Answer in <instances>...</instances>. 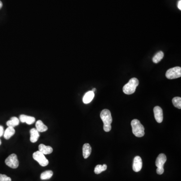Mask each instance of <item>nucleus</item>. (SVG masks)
Listing matches in <instances>:
<instances>
[{
  "instance_id": "obj_17",
  "label": "nucleus",
  "mask_w": 181,
  "mask_h": 181,
  "mask_svg": "<svg viewBox=\"0 0 181 181\" xmlns=\"http://www.w3.org/2000/svg\"><path fill=\"white\" fill-rule=\"evenodd\" d=\"M19 122L20 120L18 118L16 117H12L10 120L7 122L6 124L8 127H14L19 125Z\"/></svg>"
},
{
  "instance_id": "obj_21",
  "label": "nucleus",
  "mask_w": 181,
  "mask_h": 181,
  "mask_svg": "<svg viewBox=\"0 0 181 181\" xmlns=\"http://www.w3.org/2000/svg\"><path fill=\"white\" fill-rule=\"evenodd\" d=\"M172 102L175 107L181 109V98L176 97L174 98L172 100Z\"/></svg>"
},
{
  "instance_id": "obj_5",
  "label": "nucleus",
  "mask_w": 181,
  "mask_h": 181,
  "mask_svg": "<svg viewBox=\"0 0 181 181\" xmlns=\"http://www.w3.org/2000/svg\"><path fill=\"white\" fill-rule=\"evenodd\" d=\"M167 78L170 80L177 79L181 76V68L179 66H176L169 69L166 72Z\"/></svg>"
},
{
  "instance_id": "obj_11",
  "label": "nucleus",
  "mask_w": 181,
  "mask_h": 181,
  "mask_svg": "<svg viewBox=\"0 0 181 181\" xmlns=\"http://www.w3.org/2000/svg\"><path fill=\"white\" fill-rule=\"evenodd\" d=\"M39 151L43 154H48L52 153L53 149L50 146H46L43 144H40L39 145Z\"/></svg>"
},
{
  "instance_id": "obj_7",
  "label": "nucleus",
  "mask_w": 181,
  "mask_h": 181,
  "mask_svg": "<svg viewBox=\"0 0 181 181\" xmlns=\"http://www.w3.org/2000/svg\"><path fill=\"white\" fill-rule=\"evenodd\" d=\"M5 164L8 167L11 168H17L19 166V161L17 155L16 154H13L9 155L6 159Z\"/></svg>"
},
{
  "instance_id": "obj_9",
  "label": "nucleus",
  "mask_w": 181,
  "mask_h": 181,
  "mask_svg": "<svg viewBox=\"0 0 181 181\" xmlns=\"http://www.w3.org/2000/svg\"><path fill=\"white\" fill-rule=\"evenodd\" d=\"M154 115L155 120L158 123H162L163 121V112L159 106H155L154 109Z\"/></svg>"
},
{
  "instance_id": "obj_4",
  "label": "nucleus",
  "mask_w": 181,
  "mask_h": 181,
  "mask_svg": "<svg viewBox=\"0 0 181 181\" xmlns=\"http://www.w3.org/2000/svg\"><path fill=\"white\" fill-rule=\"evenodd\" d=\"M167 161L166 155L164 154H159L156 159L155 165L157 166V173L159 175H162L164 173V166Z\"/></svg>"
},
{
  "instance_id": "obj_22",
  "label": "nucleus",
  "mask_w": 181,
  "mask_h": 181,
  "mask_svg": "<svg viewBox=\"0 0 181 181\" xmlns=\"http://www.w3.org/2000/svg\"><path fill=\"white\" fill-rule=\"evenodd\" d=\"M0 181H11V179L6 175L0 174Z\"/></svg>"
},
{
  "instance_id": "obj_13",
  "label": "nucleus",
  "mask_w": 181,
  "mask_h": 181,
  "mask_svg": "<svg viewBox=\"0 0 181 181\" xmlns=\"http://www.w3.org/2000/svg\"><path fill=\"white\" fill-rule=\"evenodd\" d=\"M30 141L33 143L36 142L39 139V136H40L39 132L35 128H32L30 130Z\"/></svg>"
},
{
  "instance_id": "obj_3",
  "label": "nucleus",
  "mask_w": 181,
  "mask_h": 181,
  "mask_svg": "<svg viewBox=\"0 0 181 181\" xmlns=\"http://www.w3.org/2000/svg\"><path fill=\"white\" fill-rule=\"evenodd\" d=\"M139 81L135 78H132L130 80L127 84L125 85L123 87V91L127 95H131L135 93L136 88L139 86Z\"/></svg>"
},
{
  "instance_id": "obj_19",
  "label": "nucleus",
  "mask_w": 181,
  "mask_h": 181,
  "mask_svg": "<svg viewBox=\"0 0 181 181\" xmlns=\"http://www.w3.org/2000/svg\"><path fill=\"white\" fill-rule=\"evenodd\" d=\"M164 56V53H163V52L159 51L158 52L157 54H155V56H154L153 58V62L154 63H158L162 61L163 57Z\"/></svg>"
},
{
  "instance_id": "obj_16",
  "label": "nucleus",
  "mask_w": 181,
  "mask_h": 181,
  "mask_svg": "<svg viewBox=\"0 0 181 181\" xmlns=\"http://www.w3.org/2000/svg\"><path fill=\"white\" fill-rule=\"evenodd\" d=\"M36 127L37 130L40 132H45L48 130L47 127L44 125L42 121L41 120H38L36 122Z\"/></svg>"
},
{
  "instance_id": "obj_26",
  "label": "nucleus",
  "mask_w": 181,
  "mask_h": 181,
  "mask_svg": "<svg viewBox=\"0 0 181 181\" xmlns=\"http://www.w3.org/2000/svg\"><path fill=\"white\" fill-rule=\"evenodd\" d=\"M96 89H95V88H93V89H92V91H93V92H95V91H96Z\"/></svg>"
},
{
  "instance_id": "obj_14",
  "label": "nucleus",
  "mask_w": 181,
  "mask_h": 181,
  "mask_svg": "<svg viewBox=\"0 0 181 181\" xmlns=\"http://www.w3.org/2000/svg\"><path fill=\"white\" fill-rule=\"evenodd\" d=\"M92 148L89 144H85L83 146V154L84 159H87L91 154Z\"/></svg>"
},
{
  "instance_id": "obj_23",
  "label": "nucleus",
  "mask_w": 181,
  "mask_h": 181,
  "mask_svg": "<svg viewBox=\"0 0 181 181\" xmlns=\"http://www.w3.org/2000/svg\"><path fill=\"white\" fill-rule=\"evenodd\" d=\"M4 133V128L2 126L0 125V137L3 136Z\"/></svg>"
},
{
  "instance_id": "obj_8",
  "label": "nucleus",
  "mask_w": 181,
  "mask_h": 181,
  "mask_svg": "<svg viewBox=\"0 0 181 181\" xmlns=\"http://www.w3.org/2000/svg\"><path fill=\"white\" fill-rule=\"evenodd\" d=\"M142 167V161L141 158L139 156H136L133 159V171L135 172H139L141 170Z\"/></svg>"
},
{
  "instance_id": "obj_12",
  "label": "nucleus",
  "mask_w": 181,
  "mask_h": 181,
  "mask_svg": "<svg viewBox=\"0 0 181 181\" xmlns=\"http://www.w3.org/2000/svg\"><path fill=\"white\" fill-rule=\"evenodd\" d=\"M94 96V92H93L92 90L87 92L83 97V102L84 103L86 104L90 103L93 99Z\"/></svg>"
},
{
  "instance_id": "obj_6",
  "label": "nucleus",
  "mask_w": 181,
  "mask_h": 181,
  "mask_svg": "<svg viewBox=\"0 0 181 181\" xmlns=\"http://www.w3.org/2000/svg\"><path fill=\"white\" fill-rule=\"evenodd\" d=\"M33 158L34 159H35L38 163H39L40 166H42V167L47 166L48 163H49L48 159L45 158L44 154L41 153L39 150L33 153Z\"/></svg>"
},
{
  "instance_id": "obj_27",
  "label": "nucleus",
  "mask_w": 181,
  "mask_h": 181,
  "mask_svg": "<svg viewBox=\"0 0 181 181\" xmlns=\"http://www.w3.org/2000/svg\"><path fill=\"white\" fill-rule=\"evenodd\" d=\"M1 144H2L1 140V139H0V145H1Z\"/></svg>"
},
{
  "instance_id": "obj_20",
  "label": "nucleus",
  "mask_w": 181,
  "mask_h": 181,
  "mask_svg": "<svg viewBox=\"0 0 181 181\" xmlns=\"http://www.w3.org/2000/svg\"><path fill=\"white\" fill-rule=\"evenodd\" d=\"M53 175V172L52 171H46L43 172L40 175V179L42 180H48L51 178Z\"/></svg>"
},
{
  "instance_id": "obj_15",
  "label": "nucleus",
  "mask_w": 181,
  "mask_h": 181,
  "mask_svg": "<svg viewBox=\"0 0 181 181\" xmlns=\"http://www.w3.org/2000/svg\"><path fill=\"white\" fill-rule=\"evenodd\" d=\"M15 133V130L14 127H8V128H7L4 132V138L6 139H9L12 136L14 135Z\"/></svg>"
},
{
  "instance_id": "obj_2",
  "label": "nucleus",
  "mask_w": 181,
  "mask_h": 181,
  "mask_svg": "<svg viewBox=\"0 0 181 181\" xmlns=\"http://www.w3.org/2000/svg\"><path fill=\"white\" fill-rule=\"evenodd\" d=\"M133 135L138 137H143L144 135V127L137 119H133L131 122Z\"/></svg>"
},
{
  "instance_id": "obj_25",
  "label": "nucleus",
  "mask_w": 181,
  "mask_h": 181,
  "mask_svg": "<svg viewBox=\"0 0 181 181\" xmlns=\"http://www.w3.org/2000/svg\"><path fill=\"white\" fill-rule=\"evenodd\" d=\"M2 7H3V4H2V2L0 1V9L2 8Z\"/></svg>"
},
{
  "instance_id": "obj_24",
  "label": "nucleus",
  "mask_w": 181,
  "mask_h": 181,
  "mask_svg": "<svg viewBox=\"0 0 181 181\" xmlns=\"http://www.w3.org/2000/svg\"><path fill=\"white\" fill-rule=\"evenodd\" d=\"M178 8L179 10H181V0H179L178 3Z\"/></svg>"
},
{
  "instance_id": "obj_10",
  "label": "nucleus",
  "mask_w": 181,
  "mask_h": 181,
  "mask_svg": "<svg viewBox=\"0 0 181 181\" xmlns=\"http://www.w3.org/2000/svg\"><path fill=\"white\" fill-rule=\"evenodd\" d=\"M19 120L22 123H26L29 125L33 124L35 121V118L33 117L29 116L26 115H21L20 116Z\"/></svg>"
},
{
  "instance_id": "obj_18",
  "label": "nucleus",
  "mask_w": 181,
  "mask_h": 181,
  "mask_svg": "<svg viewBox=\"0 0 181 181\" xmlns=\"http://www.w3.org/2000/svg\"><path fill=\"white\" fill-rule=\"evenodd\" d=\"M107 168V166L106 164H104L103 165L98 164L95 168V173L96 174H100L103 171H106Z\"/></svg>"
},
{
  "instance_id": "obj_1",
  "label": "nucleus",
  "mask_w": 181,
  "mask_h": 181,
  "mask_svg": "<svg viewBox=\"0 0 181 181\" xmlns=\"http://www.w3.org/2000/svg\"><path fill=\"white\" fill-rule=\"evenodd\" d=\"M100 117L104 123V130L106 132H109L111 130V123L112 122L111 113L108 109H104L101 111Z\"/></svg>"
}]
</instances>
